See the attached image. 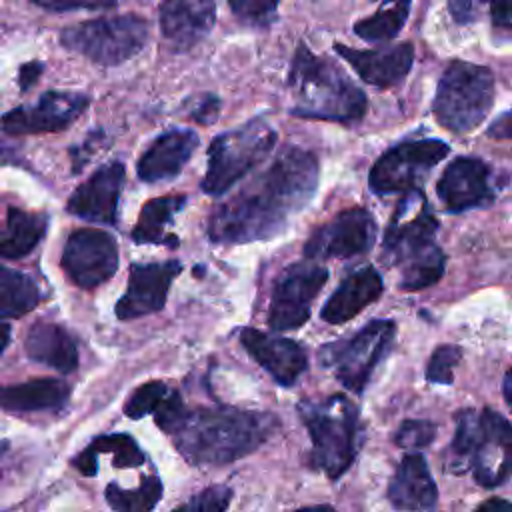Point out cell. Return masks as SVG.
<instances>
[{
    "instance_id": "6da1fadb",
    "label": "cell",
    "mask_w": 512,
    "mask_h": 512,
    "mask_svg": "<svg viewBox=\"0 0 512 512\" xmlns=\"http://www.w3.org/2000/svg\"><path fill=\"white\" fill-rule=\"evenodd\" d=\"M316 186L318 162L314 154L286 146L264 172L232 198L214 206L208 220V238L214 244L270 240L310 202Z\"/></svg>"
},
{
    "instance_id": "7a4b0ae2",
    "label": "cell",
    "mask_w": 512,
    "mask_h": 512,
    "mask_svg": "<svg viewBox=\"0 0 512 512\" xmlns=\"http://www.w3.org/2000/svg\"><path fill=\"white\" fill-rule=\"evenodd\" d=\"M274 414L230 406L184 410L168 432L176 450L196 466L230 464L258 446L276 430Z\"/></svg>"
},
{
    "instance_id": "3957f363",
    "label": "cell",
    "mask_w": 512,
    "mask_h": 512,
    "mask_svg": "<svg viewBox=\"0 0 512 512\" xmlns=\"http://www.w3.org/2000/svg\"><path fill=\"white\" fill-rule=\"evenodd\" d=\"M288 88L294 98L290 112L300 118L356 122L368 108L366 94L344 74V70L324 56L312 54L304 44L294 52Z\"/></svg>"
},
{
    "instance_id": "277c9868",
    "label": "cell",
    "mask_w": 512,
    "mask_h": 512,
    "mask_svg": "<svg viewBox=\"0 0 512 512\" xmlns=\"http://www.w3.org/2000/svg\"><path fill=\"white\" fill-rule=\"evenodd\" d=\"M444 468L452 474L472 472L484 488L504 484L512 476V424L490 408L460 412Z\"/></svg>"
},
{
    "instance_id": "5b68a950",
    "label": "cell",
    "mask_w": 512,
    "mask_h": 512,
    "mask_svg": "<svg viewBox=\"0 0 512 512\" xmlns=\"http://www.w3.org/2000/svg\"><path fill=\"white\" fill-rule=\"evenodd\" d=\"M298 414L312 440L310 462L328 478H340L356 458L360 446L358 408L342 394L298 404Z\"/></svg>"
},
{
    "instance_id": "8992f818",
    "label": "cell",
    "mask_w": 512,
    "mask_h": 512,
    "mask_svg": "<svg viewBox=\"0 0 512 512\" xmlns=\"http://www.w3.org/2000/svg\"><path fill=\"white\" fill-rule=\"evenodd\" d=\"M494 104V76L490 68L454 60L438 80L432 112L450 132H472Z\"/></svg>"
},
{
    "instance_id": "52a82bcc",
    "label": "cell",
    "mask_w": 512,
    "mask_h": 512,
    "mask_svg": "<svg viewBox=\"0 0 512 512\" xmlns=\"http://www.w3.org/2000/svg\"><path fill=\"white\" fill-rule=\"evenodd\" d=\"M276 140V130L262 116L212 138L208 146V168L200 184L204 194L220 196L228 192L272 152Z\"/></svg>"
},
{
    "instance_id": "ba28073f",
    "label": "cell",
    "mask_w": 512,
    "mask_h": 512,
    "mask_svg": "<svg viewBox=\"0 0 512 512\" xmlns=\"http://www.w3.org/2000/svg\"><path fill=\"white\" fill-rule=\"evenodd\" d=\"M148 40V20L140 14H116L68 26L60 34L62 46L84 58L116 66L136 56Z\"/></svg>"
},
{
    "instance_id": "9c48e42d",
    "label": "cell",
    "mask_w": 512,
    "mask_h": 512,
    "mask_svg": "<svg viewBox=\"0 0 512 512\" xmlns=\"http://www.w3.org/2000/svg\"><path fill=\"white\" fill-rule=\"evenodd\" d=\"M394 334L396 324L392 320L376 318L350 338L322 346L318 360L326 368L334 370L344 388L360 394L366 388L374 368L392 346Z\"/></svg>"
},
{
    "instance_id": "30bf717a",
    "label": "cell",
    "mask_w": 512,
    "mask_h": 512,
    "mask_svg": "<svg viewBox=\"0 0 512 512\" xmlns=\"http://www.w3.org/2000/svg\"><path fill=\"white\" fill-rule=\"evenodd\" d=\"M436 230L438 220L430 212L424 194L420 190L406 192L384 232L382 260L400 268L412 264L438 248L434 244Z\"/></svg>"
},
{
    "instance_id": "8fae6325",
    "label": "cell",
    "mask_w": 512,
    "mask_h": 512,
    "mask_svg": "<svg viewBox=\"0 0 512 512\" xmlns=\"http://www.w3.org/2000/svg\"><path fill=\"white\" fill-rule=\"evenodd\" d=\"M448 144L436 138L408 140L386 150L370 170V188L376 194L412 192L416 184L448 154Z\"/></svg>"
},
{
    "instance_id": "7c38bea8",
    "label": "cell",
    "mask_w": 512,
    "mask_h": 512,
    "mask_svg": "<svg viewBox=\"0 0 512 512\" xmlns=\"http://www.w3.org/2000/svg\"><path fill=\"white\" fill-rule=\"evenodd\" d=\"M328 280V270L314 262L288 266L270 296L268 326L276 332L296 330L310 318V306Z\"/></svg>"
},
{
    "instance_id": "4fadbf2b",
    "label": "cell",
    "mask_w": 512,
    "mask_h": 512,
    "mask_svg": "<svg viewBox=\"0 0 512 512\" xmlns=\"http://www.w3.org/2000/svg\"><path fill=\"white\" fill-rule=\"evenodd\" d=\"M60 266L68 280L80 288H96L108 282L118 268L114 236L98 228L74 230L64 244Z\"/></svg>"
},
{
    "instance_id": "5bb4252c",
    "label": "cell",
    "mask_w": 512,
    "mask_h": 512,
    "mask_svg": "<svg viewBox=\"0 0 512 512\" xmlns=\"http://www.w3.org/2000/svg\"><path fill=\"white\" fill-rule=\"evenodd\" d=\"M376 232V220L366 208H346L308 238L304 256L308 260L352 258L374 246Z\"/></svg>"
},
{
    "instance_id": "9a60e30c",
    "label": "cell",
    "mask_w": 512,
    "mask_h": 512,
    "mask_svg": "<svg viewBox=\"0 0 512 512\" xmlns=\"http://www.w3.org/2000/svg\"><path fill=\"white\" fill-rule=\"evenodd\" d=\"M90 104L80 92L50 90L36 104L16 106L0 116V130L10 136L56 132L68 128Z\"/></svg>"
},
{
    "instance_id": "2e32d148",
    "label": "cell",
    "mask_w": 512,
    "mask_h": 512,
    "mask_svg": "<svg viewBox=\"0 0 512 512\" xmlns=\"http://www.w3.org/2000/svg\"><path fill=\"white\" fill-rule=\"evenodd\" d=\"M182 272L178 260L132 264L124 296L116 302L120 320H134L164 308L174 278Z\"/></svg>"
},
{
    "instance_id": "e0dca14e",
    "label": "cell",
    "mask_w": 512,
    "mask_h": 512,
    "mask_svg": "<svg viewBox=\"0 0 512 512\" xmlns=\"http://www.w3.org/2000/svg\"><path fill=\"white\" fill-rule=\"evenodd\" d=\"M436 194L448 212L486 206L494 198L490 170L480 158L458 156L442 172L436 184Z\"/></svg>"
},
{
    "instance_id": "ac0fdd59",
    "label": "cell",
    "mask_w": 512,
    "mask_h": 512,
    "mask_svg": "<svg viewBox=\"0 0 512 512\" xmlns=\"http://www.w3.org/2000/svg\"><path fill=\"white\" fill-rule=\"evenodd\" d=\"M124 186V164L112 160L82 182L68 200V212L96 224L114 226L118 220V198Z\"/></svg>"
},
{
    "instance_id": "d6986e66",
    "label": "cell",
    "mask_w": 512,
    "mask_h": 512,
    "mask_svg": "<svg viewBox=\"0 0 512 512\" xmlns=\"http://www.w3.org/2000/svg\"><path fill=\"white\" fill-rule=\"evenodd\" d=\"M238 338L244 350L280 386H292L308 368V358L304 348L290 338L272 336L256 328H242Z\"/></svg>"
},
{
    "instance_id": "ffe728a7",
    "label": "cell",
    "mask_w": 512,
    "mask_h": 512,
    "mask_svg": "<svg viewBox=\"0 0 512 512\" xmlns=\"http://www.w3.org/2000/svg\"><path fill=\"white\" fill-rule=\"evenodd\" d=\"M334 50L354 68V72L366 84L376 88H390L402 82L414 62V48L410 42L378 50H356L336 42Z\"/></svg>"
},
{
    "instance_id": "44dd1931",
    "label": "cell",
    "mask_w": 512,
    "mask_h": 512,
    "mask_svg": "<svg viewBox=\"0 0 512 512\" xmlns=\"http://www.w3.org/2000/svg\"><path fill=\"white\" fill-rule=\"evenodd\" d=\"M216 4L208 0H172L160 6V30L170 50L196 46L214 26Z\"/></svg>"
},
{
    "instance_id": "7402d4cb",
    "label": "cell",
    "mask_w": 512,
    "mask_h": 512,
    "mask_svg": "<svg viewBox=\"0 0 512 512\" xmlns=\"http://www.w3.org/2000/svg\"><path fill=\"white\" fill-rule=\"evenodd\" d=\"M198 146V134L186 128H172L146 148L136 172L142 182H162L176 178Z\"/></svg>"
},
{
    "instance_id": "603a6c76",
    "label": "cell",
    "mask_w": 512,
    "mask_h": 512,
    "mask_svg": "<svg viewBox=\"0 0 512 512\" xmlns=\"http://www.w3.org/2000/svg\"><path fill=\"white\" fill-rule=\"evenodd\" d=\"M400 512H430L436 506L438 490L424 456L406 454L398 464L386 492Z\"/></svg>"
},
{
    "instance_id": "cb8c5ba5",
    "label": "cell",
    "mask_w": 512,
    "mask_h": 512,
    "mask_svg": "<svg viewBox=\"0 0 512 512\" xmlns=\"http://www.w3.org/2000/svg\"><path fill=\"white\" fill-rule=\"evenodd\" d=\"M384 292V282L374 266H362L348 274L332 292L320 310V318L328 324H344L360 314L368 304L376 302Z\"/></svg>"
},
{
    "instance_id": "d4e9b609",
    "label": "cell",
    "mask_w": 512,
    "mask_h": 512,
    "mask_svg": "<svg viewBox=\"0 0 512 512\" xmlns=\"http://www.w3.org/2000/svg\"><path fill=\"white\" fill-rule=\"evenodd\" d=\"M24 352L30 360L56 368L58 372H74L78 368V348L74 338L56 322L38 320L24 338Z\"/></svg>"
},
{
    "instance_id": "484cf974",
    "label": "cell",
    "mask_w": 512,
    "mask_h": 512,
    "mask_svg": "<svg viewBox=\"0 0 512 512\" xmlns=\"http://www.w3.org/2000/svg\"><path fill=\"white\" fill-rule=\"evenodd\" d=\"M70 386L58 378H36L0 386V408L8 412L60 410L68 404Z\"/></svg>"
},
{
    "instance_id": "4316f807",
    "label": "cell",
    "mask_w": 512,
    "mask_h": 512,
    "mask_svg": "<svg viewBox=\"0 0 512 512\" xmlns=\"http://www.w3.org/2000/svg\"><path fill=\"white\" fill-rule=\"evenodd\" d=\"M46 226V214L26 212L22 208L8 206L6 222L0 230V258L16 260L28 256L44 238Z\"/></svg>"
},
{
    "instance_id": "83f0119b",
    "label": "cell",
    "mask_w": 512,
    "mask_h": 512,
    "mask_svg": "<svg viewBox=\"0 0 512 512\" xmlns=\"http://www.w3.org/2000/svg\"><path fill=\"white\" fill-rule=\"evenodd\" d=\"M184 194H172V196H160L148 200L138 216V222L132 230V240L136 244H164L170 248L178 246V236L166 234V226L172 224L174 216L184 208L186 204Z\"/></svg>"
},
{
    "instance_id": "f1b7e54d",
    "label": "cell",
    "mask_w": 512,
    "mask_h": 512,
    "mask_svg": "<svg viewBox=\"0 0 512 512\" xmlns=\"http://www.w3.org/2000/svg\"><path fill=\"white\" fill-rule=\"evenodd\" d=\"M42 292L26 274L0 266V318H20L36 308Z\"/></svg>"
},
{
    "instance_id": "f546056e",
    "label": "cell",
    "mask_w": 512,
    "mask_h": 512,
    "mask_svg": "<svg viewBox=\"0 0 512 512\" xmlns=\"http://www.w3.org/2000/svg\"><path fill=\"white\" fill-rule=\"evenodd\" d=\"M408 12H410V2L382 4L372 16L358 20L354 24V32L366 42L392 40L406 24Z\"/></svg>"
},
{
    "instance_id": "4dcf8cb0",
    "label": "cell",
    "mask_w": 512,
    "mask_h": 512,
    "mask_svg": "<svg viewBox=\"0 0 512 512\" xmlns=\"http://www.w3.org/2000/svg\"><path fill=\"white\" fill-rule=\"evenodd\" d=\"M162 498V482L156 474L144 476L134 490L120 488L110 482L106 488V500L114 512H152Z\"/></svg>"
},
{
    "instance_id": "1f68e13d",
    "label": "cell",
    "mask_w": 512,
    "mask_h": 512,
    "mask_svg": "<svg viewBox=\"0 0 512 512\" xmlns=\"http://www.w3.org/2000/svg\"><path fill=\"white\" fill-rule=\"evenodd\" d=\"M446 268V256L440 248H436L434 252L418 258L416 262L408 264L402 268V276L398 280V286L406 292H414V290H424L432 284H436Z\"/></svg>"
},
{
    "instance_id": "d6a6232c",
    "label": "cell",
    "mask_w": 512,
    "mask_h": 512,
    "mask_svg": "<svg viewBox=\"0 0 512 512\" xmlns=\"http://www.w3.org/2000/svg\"><path fill=\"white\" fill-rule=\"evenodd\" d=\"M96 456L98 452L114 454L116 468H134L144 462V452L130 434H106L92 440L88 446Z\"/></svg>"
},
{
    "instance_id": "836d02e7",
    "label": "cell",
    "mask_w": 512,
    "mask_h": 512,
    "mask_svg": "<svg viewBox=\"0 0 512 512\" xmlns=\"http://www.w3.org/2000/svg\"><path fill=\"white\" fill-rule=\"evenodd\" d=\"M168 386L160 380H150L138 386L126 400L124 404V414L132 420L144 418L150 412H156L162 400L168 396Z\"/></svg>"
},
{
    "instance_id": "e575fe53",
    "label": "cell",
    "mask_w": 512,
    "mask_h": 512,
    "mask_svg": "<svg viewBox=\"0 0 512 512\" xmlns=\"http://www.w3.org/2000/svg\"><path fill=\"white\" fill-rule=\"evenodd\" d=\"M232 500V490L226 484H212L194 494L172 512H226Z\"/></svg>"
},
{
    "instance_id": "d590c367",
    "label": "cell",
    "mask_w": 512,
    "mask_h": 512,
    "mask_svg": "<svg viewBox=\"0 0 512 512\" xmlns=\"http://www.w3.org/2000/svg\"><path fill=\"white\" fill-rule=\"evenodd\" d=\"M462 350L452 344L438 346L426 366V380L430 384H452L454 382V366L460 362Z\"/></svg>"
},
{
    "instance_id": "8d00e7d4",
    "label": "cell",
    "mask_w": 512,
    "mask_h": 512,
    "mask_svg": "<svg viewBox=\"0 0 512 512\" xmlns=\"http://www.w3.org/2000/svg\"><path fill=\"white\" fill-rule=\"evenodd\" d=\"M230 10L234 16L252 28H268L276 20V2H258V0H236L230 2Z\"/></svg>"
},
{
    "instance_id": "74e56055",
    "label": "cell",
    "mask_w": 512,
    "mask_h": 512,
    "mask_svg": "<svg viewBox=\"0 0 512 512\" xmlns=\"http://www.w3.org/2000/svg\"><path fill=\"white\" fill-rule=\"evenodd\" d=\"M436 438V424L430 420H404L394 436L396 444L406 450L428 446Z\"/></svg>"
},
{
    "instance_id": "f35d334b",
    "label": "cell",
    "mask_w": 512,
    "mask_h": 512,
    "mask_svg": "<svg viewBox=\"0 0 512 512\" xmlns=\"http://www.w3.org/2000/svg\"><path fill=\"white\" fill-rule=\"evenodd\" d=\"M218 110H220V100L214 94H202L196 104L190 108L188 116L200 124H212L218 118Z\"/></svg>"
},
{
    "instance_id": "ab89813d",
    "label": "cell",
    "mask_w": 512,
    "mask_h": 512,
    "mask_svg": "<svg viewBox=\"0 0 512 512\" xmlns=\"http://www.w3.org/2000/svg\"><path fill=\"white\" fill-rule=\"evenodd\" d=\"M102 140H104V132L98 130V132L90 134L82 144H78V146H74V148L70 150V156H72V170H74V172H80V170L84 168V164H86L88 158L92 156L94 148L100 146Z\"/></svg>"
},
{
    "instance_id": "60d3db41",
    "label": "cell",
    "mask_w": 512,
    "mask_h": 512,
    "mask_svg": "<svg viewBox=\"0 0 512 512\" xmlns=\"http://www.w3.org/2000/svg\"><path fill=\"white\" fill-rule=\"evenodd\" d=\"M38 8L52 12H70V10H104L114 8L116 2H34Z\"/></svg>"
},
{
    "instance_id": "b9f144b4",
    "label": "cell",
    "mask_w": 512,
    "mask_h": 512,
    "mask_svg": "<svg viewBox=\"0 0 512 512\" xmlns=\"http://www.w3.org/2000/svg\"><path fill=\"white\" fill-rule=\"evenodd\" d=\"M488 138H496V140H512V108L506 110L504 114H500L486 130Z\"/></svg>"
},
{
    "instance_id": "7bdbcfd3",
    "label": "cell",
    "mask_w": 512,
    "mask_h": 512,
    "mask_svg": "<svg viewBox=\"0 0 512 512\" xmlns=\"http://www.w3.org/2000/svg\"><path fill=\"white\" fill-rule=\"evenodd\" d=\"M490 16L492 22L500 28L512 30V2L510 0H498L490 4Z\"/></svg>"
},
{
    "instance_id": "ee69618b",
    "label": "cell",
    "mask_w": 512,
    "mask_h": 512,
    "mask_svg": "<svg viewBox=\"0 0 512 512\" xmlns=\"http://www.w3.org/2000/svg\"><path fill=\"white\" fill-rule=\"evenodd\" d=\"M44 70V64L38 62V60H32V62H26L20 66V72H18V84L22 90H28L30 86H34V82L38 80V76L42 74Z\"/></svg>"
},
{
    "instance_id": "f6af8a7d",
    "label": "cell",
    "mask_w": 512,
    "mask_h": 512,
    "mask_svg": "<svg viewBox=\"0 0 512 512\" xmlns=\"http://www.w3.org/2000/svg\"><path fill=\"white\" fill-rule=\"evenodd\" d=\"M448 8H450L454 20L460 22V24L474 20V8H476V4H472V2H450Z\"/></svg>"
},
{
    "instance_id": "bcb514c9",
    "label": "cell",
    "mask_w": 512,
    "mask_h": 512,
    "mask_svg": "<svg viewBox=\"0 0 512 512\" xmlns=\"http://www.w3.org/2000/svg\"><path fill=\"white\" fill-rule=\"evenodd\" d=\"M476 512H512V502L506 498H490L482 502Z\"/></svg>"
},
{
    "instance_id": "7dc6e473",
    "label": "cell",
    "mask_w": 512,
    "mask_h": 512,
    "mask_svg": "<svg viewBox=\"0 0 512 512\" xmlns=\"http://www.w3.org/2000/svg\"><path fill=\"white\" fill-rule=\"evenodd\" d=\"M18 162H20L18 152L0 140V166L2 164H18Z\"/></svg>"
},
{
    "instance_id": "c3c4849f",
    "label": "cell",
    "mask_w": 512,
    "mask_h": 512,
    "mask_svg": "<svg viewBox=\"0 0 512 512\" xmlns=\"http://www.w3.org/2000/svg\"><path fill=\"white\" fill-rule=\"evenodd\" d=\"M502 392H504V400H506L508 408L512 410V366H510V370H508V372H506V376H504Z\"/></svg>"
},
{
    "instance_id": "681fc988",
    "label": "cell",
    "mask_w": 512,
    "mask_h": 512,
    "mask_svg": "<svg viewBox=\"0 0 512 512\" xmlns=\"http://www.w3.org/2000/svg\"><path fill=\"white\" fill-rule=\"evenodd\" d=\"M10 342V324H6L2 318H0V354L4 352V348L8 346Z\"/></svg>"
},
{
    "instance_id": "f907efd6",
    "label": "cell",
    "mask_w": 512,
    "mask_h": 512,
    "mask_svg": "<svg viewBox=\"0 0 512 512\" xmlns=\"http://www.w3.org/2000/svg\"><path fill=\"white\" fill-rule=\"evenodd\" d=\"M296 512H334L330 506H310V508H302Z\"/></svg>"
},
{
    "instance_id": "816d5d0a",
    "label": "cell",
    "mask_w": 512,
    "mask_h": 512,
    "mask_svg": "<svg viewBox=\"0 0 512 512\" xmlns=\"http://www.w3.org/2000/svg\"><path fill=\"white\" fill-rule=\"evenodd\" d=\"M8 446H10V444H8V442H6V440H0V458H2V456H4V452H6V450H8Z\"/></svg>"
}]
</instances>
